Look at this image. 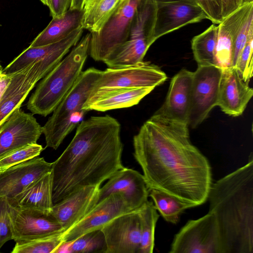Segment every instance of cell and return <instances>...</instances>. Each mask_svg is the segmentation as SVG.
<instances>
[{
	"label": "cell",
	"mask_w": 253,
	"mask_h": 253,
	"mask_svg": "<svg viewBox=\"0 0 253 253\" xmlns=\"http://www.w3.org/2000/svg\"><path fill=\"white\" fill-rule=\"evenodd\" d=\"M188 125L154 114L133 136V156L150 189L200 206L212 184L208 159L191 143Z\"/></svg>",
	"instance_id": "6da1fadb"
},
{
	"label": "cell",
	"mask_w": 253,
	"mask_h": 253,
	"mask_svg": "<svg viewBox=\"0 0 253 253\" xmlns=\"http://www.w3.org/2000/svg\"><path fill=\"white\" fill-rule=\"evenodd\" d=\"M121 126L106 115L82 121L67 148L52 162L53 205L79 189L100 186L124 168Z\"/></svg>",
	"instance_id": "7a4b0ae2"
},
{
	"label": "cell",
	"mask_w": 253,
	"mask_h": 253,
	"mask_svg": "<svg viewBox=\"0 0 253 253\" xmlns=\"http://www.w3.org/2000/svg\"><path fill=\"white\" fill-rule=\"evenodd\" d=\"M209 213L219 231L221 253H253V155L243 167L212 183Z\"/></svg>",
	"instance_id": "3957f363"
},
{
	"label": "cell",
	"mask_w": 253,
	"mask_h": 253,
	"mask_svg": "<svg viewBox=\"0 0 253 253\" xmlns=\"http://www.w3.org/2000/svg\"><path fill=\"white\" fill-rule=\"evenodd\" d=\"M91 33L84 36L72 50L40 82L27 104L32 114L46 117L73 87L89 54Z\"/></svg>",
	"instance_id": "277c9868"
},
{
	"label": "cell",
	"mask_w": 253,
	"mask_h": 253,
	"mask_svg": "<svg viewBox=\"0 0 253 253\" xmlns=\"http://www.w3.org/2000/svg\"><path fill=\"white\" fill-rule=\"evenodd\" d=\"M101 71L91 67L82 72L67 94L42 126L46 147L57 149L63 140L81 122L86 112L83 107Z\"/></svg>",
	"instance_id": "5b68a950"
},
{
	"label": "cell",
	"mask_w": 253,
	"mask_h": 253,
	"mask_svg": "<svg viewBox=\"0 0 253 253\" xmlns=\"http://www.w3.org/2000/svg\"><path fill=\"white\" fill-rule=\"evenodd\" d=\"M156 3L141 0L133 19L127 41L104 63L108 68L133 66L143 62L150 46L155 42L153 33Z\"/></svg>",
	"instance_id": "8992f818"
},
{
	"label": "cell",
	"mask_w": 253,
	"mask_h": 253,
	"mask_svg": "<svg viewBox=\"0 0 253 253\" xmlns=\"http://www.w3.org/2000/svg\"><path fill=\"white\" fill-rule=\"evenodd\" d=\"M168 79L167 74L158 66L150 62H142L125 67L108 68L101 71L94 83L83 109L96 98L110 90L126 88L155 87L163 84Z\"/></svg>",
	"instance_id": "52a82bcc"
},
{
	"label": "cell",
	"mask_w": 253,
	"mask_h": 253,
	"mask_svg": "<svg viewBox=\"0 0 253 253\" xmlns=\"http://www.w3.org/2000/svg\"><path fill=\"white\" fill-rule=\"evenodd\" d=\"M141 0H124L102 28L91 33L89 54L96 61L109 59L128 39Z\"/></svg>",
	"instance_id": "ba28073f"
},
{
	"label": "cell",
	"mask_w": 253,
	"mask_h": 253,
	"mask_svg": "<svg viewBox=\"0 0 253 253\" xmlns=\"http://www.w3.org/2000/svg\"><path fill=\"white\" fill-rule=\"evenodd\" d=\"M57 52L31 63L11 75V79L0 98V126L21 105L38 81L42 79L65 56Z\"/></svg>",
	"instance_id": "9c48e42d"
},
{
	"label": "cell",
	"mask_w": 253,
	"mask_h": 253,
	"mask_svg": "<svg viewBox=\"0 0 253 253\" xmlns=\"http://www.w3.org/2000/svg\"><path fill=\"white\" fill-rule=\"evenodd\" d=\"M169 253H221L218 224L208 212L188 220L174 235Z\"/></svg>",
	"instance_id": "30bf717a"
},
{
	"label": "cell",
	"mask_w": 253,
	"mask_h": 253,
	"mask_svg": "<svg viewBox=\"0 0 253 253\" xmlns=\"http://www.w3.org/2000/svg\"><path fill=\"white\" fill-rule=\"evenodd\" d=\"M222 69L215 66H198L193 72L188 125L194 128L217 106Z\"/></svg>",
	"instance_id": "8fae6325"
},
{
	"label": "cell",
	"mask_w": 253,
	"mask_h": 253,
	"mask_svg": "<svg viewBox=\"0 0 253 253\" xmlns=\"http://www.w3.org/2000/svg\"><path fill=\"white\" fill-rule=\"evenodd\" d=\"M42 126L33 115L19 107L0 126V159L30 144L37 143Z\"/></svg>",
	"instance_id": "7c38bea8"
},
{
	"label": "cell",
	"mask_w": 253,
	"mask_h": 253,
	"mask_svg": "<svg viewBox=\"0 0 253 253\" xmlns=\"http://www.w3.org/2000/svg\"><path fill=\"white\" fill-rule=\"evenodd\" d=\"M106 253H139L141 227L139 208L120 215L101 229Z\"/></svg>",
	"instance_id": "4fadbf2b"
},
{
	"label": "cell",
	"mask_w": 253,
	"mask_h": 253,
	"mask_svg": "<svg viewBox=\"0 0 253 253\" xmlns=\"http://www.w3.org/2000/svg\"><path fill=\"white\" fill-rule=\"evenodd\" d=\"M155 3L153 33L155 41L185 26L207 19L203 9L195 1H174Z\"/></svg>",
	"instance_id": "5bb4252c"
},
{
	"label": "cell",
	"mask_w": 253,
	"mask_h": 253,
	"mask_svg": "<svg viewBox=\"0 0 253 253\" xmlns=\"http://www.w3.org/2000/svg\"><path fill=\"white\" fill-rule=\"evenodd\" d=\"M133 210L122 194H111L98 202L82 220L64 232L63 241H72L86 233L101 229L115 217Z\"/></svg>",
	"instance_id": "9a60e30c"
},
{
	"label": "cell",
	"mask_w": 253,
	"mask_h": 253,
	"mask_svg": "<svg viewBox=\"0 0 253 253\" xmlns=\"http://www.w3.org/2000/svg\"><path fill=\"white\" fill-rule=\"evenodd\" d=\"M11 219L12 240L15 242L30 240L64 232L62 226L50 213L36 209L11 205Z\"/></svg>",
	"instance_id": "2e32d148"
},
{
	"label": "cell",
	"mask_w": 253,
	"mask_h": 253,
	"mask_svg": "<svg viewBox=\"0 0 253 253\" xmlns=\"http://www.w3.org/2000/svg\"><path fill=\"white\" fill-rule=\"evenodd\" d=\"M100 186L83 187L54 204L51 214L64 232L86 216L97 204Z\"/></svg>",
	"instance_id": "e0dca14e"
},
{
	"label": "cell",
	"mask_w": 253,
	"mask_h": 253,
	"mask_svg": "<svg viewBox=\"0 0 253 253\" xmlns=\"http://www.w3.org/2000/svg\"><path fill=\"white\" fill-rule=\"evenodd\" d=\"M149 190L143 174L133 169L124 167L100 188L98 202L111 194L120 193L135 210L148 201Z\"/></svg>",
	"instance_id": "ac0fdd59"
},
{
	"label": "cell",
	"mask_w": 253,
	"mask_h": 253,
	"mask_svg": "<svg viewBox=\"0 0 253 253\" xmlns=\"http://www.w3.org/2000/svg\"><path fill=\"white\" fill-rule=\"evenodd\" d=\"M253 12V2L242 5L217 25V41L214 53L215 66L225 69L232 67L234 45L245 21Z\"/></svg>",
	"instance_id": "d6986e66"
},
{
	"label": "cell",
	"mask_w": 253,
	"mask_h": 253,
	"mask_svg": "<svg viewBox=\"0 0 253 253\" xmlns=\"http://www.w3.org/2000/svg\"><path fill=\"white\" fill-rule=\"evenodd\" d=\"M253 95V89L242 79L235 67L222 70L217 106L229 116L243 114Z\"/></svg>",
	"instance_id": "ffe728a7"
},
{
	"label": "cell",
	"mask_w": 253,
	"mask_h": 253,
	"mask_svg": "<svg viewBox=\"0 0 253 253\" xmlns=\"http://www.w3.org/2000/svg\"><path fill=\"white\" fill-rule=\"evenodd\" d=\"M52 163L35 157L0 173V195L12 199L34 181L52 170Z\"/></svg>",
	"instance_id": "44dd1931"
},
{
	"label": "cell",
	"mask_w": 253,
	"mask_h": 253,
	"mask_svg": "<svg viewBox=\"0 0 253 253\" xmlns=\"http://www.w3.org/2000/svg\"><path fill=\"white\" fill-rule=\"evenodd\" d=\"M193 72L182 69L171 79L166 99L155 113L188 125Z\"/></svg>",
	"instance_id": "7402d4cb"
},
{
	"label": "cell",
	"mask_w": 253,
	"mask_h": 253,
	"mask_svg": "<svg viewBox=\"0 0 253 253\" xmlns=\"http://www.w3.org/2000/svg\"><path fill=\"white\" fill-rule=\"evenodd\" d=\"M83 29L82 27L73 31L69 35L57 42L44 45L29 46L7 65L1 72L10 76L31 63L45 59L62 50H68L80 40Z\"/></svg>",
	"instance_id": "603a6c76"
},
{
	"label": "cell",
	"mask_w": 253,
	"mask_h": 253,
	"mask_svg": "<svg viewBox=\"0 0 253 253\" xmlns=\"http://www.w3.org/2000/svg\"><path fill=\"white\" fill-rule=\"evenodd\" d=\"M51 171L37 179L12 199L13 206L30 208L50 213L53 205L52 199Z\"/></svg>",
	"instance_id": "cb8c5ba5"
},
{
	"label": "cell",
	"mask_w": 253,
	"mask_h": 253,
	"mask_svg": "<svg viewBox=\"0 0 253 253\" xmlns=\"http://www.w3.org/2000/svg\"><path fill=\"white\" fill-rule=\"evenodd\" d=\"M83 10L69 8L60 16L52 17L48 25L34 39L30 46L51 44L67 37L81 27Z\"/></svg>",
	"instance_id": "d4e9b609"
},
{
	"label": "cell",
	"mask_w": 253,
	"mask_h": 253,
	"mask_svg": "<svg viewBox=\"0 0 253 253\" xmlns=\"http://www.w3.org/2000/svg\"><path fill=\"white\" fill-rule=\"evenodd\" d=\"M155 87L121 88L110 90L96 98L85 110L104 112L127 108L139 103Z\"/></svg>",
	"instance_id": "484cf974"
},
{
	"label": "cell",
	"mask_w": 253,
	"mask_h": 253,
	"mask_svg": "<svg viewBox=\"0 0 253 253\" xmlns=\"http://www.w3.org/2000/svg\"><path fill=\"white\" fill-rule=\"evenodd\" d=\"M124 0H87L83 9L81 27L99 31Z\"/></svg>",
	"instance_id": "4316f807"
},
{
	"label": "cell",
	"mask_w": 253,
	"mask_h": 253,
	"mask_svg": "<svg viewBox=\"0 0 253 253\" xmlns=\"http://www.w3.org/2000/svg\"><path fill=\"white\" fill-rule=\"evenodd\" d=\"M217 29V26L212 24L191 40V48L198 66H215L214 53Z\"/></svg>",
	"instance_id": "83f0119b"
},
{
	"label": "cell",
	"mask_w": 253,
	"mask_h": 253,
	"mask_svg": "<svg viewBox=\"0 0 253 253\" xmlns=\"http://www.w3.org/2000/svg\"><path fill=\"white\" fill-rule=\"evenodd\" d=\"M149 196L161 215L166 221L172 224L178 222L180 215L186 210L195 207L193 204L157 189H150Z\"/></svg>",
	"instance_id": "f1b7e54d"
},
{
	"label": "cell",
	"mask_w": 253,
	"mask_h": 253,
	"mask_svg": "<svg viewBox=\"0 0 253 253\" xmlns=\"http://www.w3.org/2000/svg\"><path fill=\"white\" fill-rule=\"evenodd\" d=\"M107 246L101 229L86 233L73 241L62 243L54 253H106Z\"/></svg>",
	"instance_id": "f546056e"
},
{
	"label": "cell",
	"mask_w": 253,
	"mask_h": 253,
	"mask_svg": "<svg viewBox=\"0 0 253 253\" xmlns=\"http://www.w3.org/2000/svg\"><path fill=\"white\" fill-rule=\"evenodd\" d=\"M141 235L139 253H152L155 246V230L159 215L153 202L147 201L140 208Z\"/></svg>",
	"instance_id": "4dcf8cb0"
},
{
	"label": "cell",
	"mask_w": 253,
	"mask_h": 253,
	"mask_svg": "<svg viewBox=\"0 0 253 253\" xmlns=\"http://www.w3.org/2000/svg\"><path fill=\"white\" fill-rule=\"evenodd\" d=\"M63 232L30 240L15 242L12 253H54L64 242Z\"/></svg>",
	"instance_id": "1f68e13d"
},
{
	"label": "cell",
	"mask_w": 253,
	"mask_h": 253,
	"mask_svg": "<svg viewBox=\"0 0 253 253\" xmlns=\"http://www.w3.org/2000/svg\"><path fill=\"white\" fill-rule=\"evenodd\" d=\"M43 150L42 145L34 143L14 151L0 159V171L38 157Z\"/></svg>",
	"instance_id": "d6a6232c"
},
{
	"label": "cell",
	"mask_w": 253,
	"mask_h": 253,
	"mask_svg": "<svg viewBox=\"0 0 253 253\" xmlns=\"http://www.w3.org/2000/svg\"><path fill=\"white\" fill-rule=\"evenodd\" d=\"M253 33L250 36L235 66L243 81L249 84L253 76Z\"/></svg>",
	"instance_id": "836d02e7"
},
{
	"label": "cell",
	"mask_w": 253,
	"mask_h": 253,
	"mask_svg": "<svg viewBox=\"0 0 253 253\" xmlns=\"http://www.w3.org/2000/svg\"><path fill=\"white\" fill-rule=\"evenodd\" d=\"M11 207L9 198L0 195V250L6 242L12 240Z\"/></svg>",
	"instance_id": "e575fe53"
},
{
	"label": "cell",
	"mask_w": 253,
	"mask_h": 253,
	"mask_svg": "<svg viewBox=\"0 0 253 253\" xmlns=\"http://www.w3.org/2000/svg\"><path fill=\"white\" fill-rule=\"evenodd\" d=\"M253 33V12L245 21L235 40L233 53L232 67H235L238 59L245 47L250 36Z\"/></svg>",
	"instance_id": "d590c367"
},
{
	"label": "cell",
	"mask_w": 253,
	"mask_h": 253,
	"mask_svg": "<svg viewBox=\"0 0 253 253\" xmlns=\"http://www.w3.org/2000/svg\"><path fill=\"white\" fill-rule=\"evenodd\" d=\"M198 4L212 24H218L222 19L221 0H197Z\"/></svg>",
	"instance_id": "8d00e7d4"
},
{
	"label": "cell",
	"mask_w": 253,
	"mask_h": 253,
	"mask_svg": "<svg viewBox=\"0 0 253 253\" xmlns=\"http://www.w3.org/2000/svg\"><path fill=\"white\" fill-rule=\"evenodd\" d=\"M71 0H49L48 7L52 17L64 13L70 7Z\"/></svg>",
	"instance_id": "74e56055"
},
{
	"label": "cell",
	"mask_w": 253,
	"mask_h": 253,
	"mask_svg": "<svg viewBox=\"0 0 253 253\" xmlns=\"http://www.w3.org/2000/svg\"><path fill=\"white\" fill-rule=\"evenodd\" d=\"M222 19L242 5V0H221Z\"/></svg>",
	"instance_id": "f35d334b"
},
{
	"label": "cell",
	"mask_w": 253,
	"mask_h": 253,
	"mask_svg": "<svg viewBox=\"0 0 253 253\" xmlns=\"http://www.w3.org/2000/svg\"><path fill=\"white\" fill-rule=\"evenodd\" d=\"M11 79V75L7 76L0 72V98Z\"/></svg>",
	"instance_id": "ab89813d"
},
{
	"label": "cell",
	"mask_w": 253,
	"mask_h": 253,
	"mask_svg": "<svg viewBox=\"0 0 253 253\" xmlns=\"http://www.w3.org/2000/svg\"><path fill=\"white\" fill-rule=\"evenodd\" d=\"M87 0H71L69 8L82 10Z\"/></svg>",
	"instance_id": "60d3db41"
},
{
	"label": "cell",
	"mask_w": 253,
	"mask_h": 253,
	"mask_svg": "<svg viewBox=\"0 0 253 253\" xmlns=\"http://www.w3.org/2000/svg\"><path fill=\"white\" fill-rule=\"evenodd\" d=\"M152 0L154 1L155 2H169V1H195V2H197V0Z\"/></svg>",
	"instance_id": "b9f144b4"
},
{
	"label": "cell",
	"mask_w": 253,
	"mask_h": 253,
	"mask_svg": "<svg viewBox=\"0 0 253 253\" xmlns=\"http://www.w3.org/2000/svg\"><path fill=\"white\" fill-rule=\"evenodd\" d=\"M40 0L44 5L48 6V3H49V0Z\"/></svg>",
	"instance_id": "7bdbcfd3"
},
{
	"label": "cell",
	"mask_w": 253,
	"mask_h": 253,
	"mask_svg": "<svg viewBox=\"0 0 253 253\" xmlns=\"http://www.w3.org/2000/svg\"><path fill=\"white\" fill-rule=\"evenodd\" d=\"M253 2V0H242V5L245 3Z\"/></svg>",
	"instance_id": "ee69618b"
},
{
	"label": "cell",
	"mask_w": 253,
	"mask_h": 253,
	"mask_svg": "<svg viewBox=\"0 0 253 253\" xmlns=\"http://www.w3.org/2000/svg\"><path fill=\"white\" fill-rule=\"evenodd\" d=\"M2 67H1V65H0V72H1V71L2 70Z\"/></svg>",
	"instance_id": "f6af8a7d"
},
{
	"label": "cell",
	"mask_w": 253,
	"mask_h": 253,
	"mask_svg": "<svg viewBox=\"0 0 253 253\" xmlns=\"http://www.w3.org/2000/svg\"><path fill=\"white\" fill-rule=\"evenodd\" d=\"M0 172H1V171H0Z\"/></svg>",
	"instance_id": "bcb514c9"
}]
</instances>
